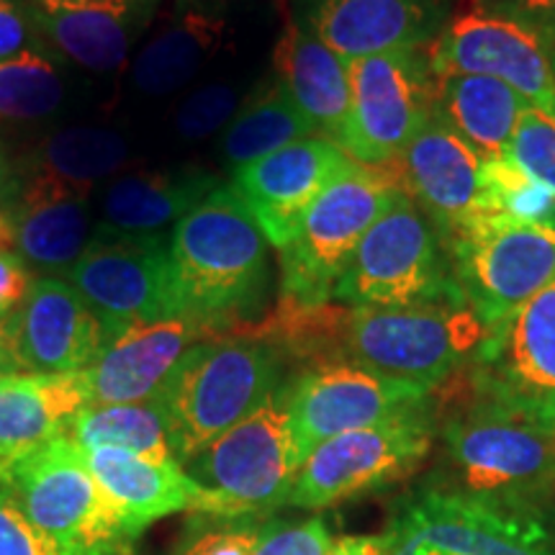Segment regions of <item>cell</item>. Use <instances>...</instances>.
Listing matches in <instances>:
<instances>
[{
    "label": "cell",
    "mask_w": 555,
    "mask_h": 555,
    "mask_svg": "<svg viewBox=\"0 0 555 555\" xmlns=\"http://www.w3.org/2000/svg\"><path fill=\"white\" fill-rule=\"evenodd\" d=\"M268 237L232 185H219L170 234L172 317L227 335L260 309L268 288Z\"/></svg>",
    "instance_id": "6da1fadb"
},
{
    "label": "cell",
    "mask_w": 555,
    "mask_h": 555,
    "mask_svg": "<svg viewBox=\"0 0 555 555\" xmlns=\"http://www.w3.org/2000/svg\"><path fill=\"white\" fill-rule=\"evenodd\" d=\"M286 380V350L258 332H227L191 345L155 397L176 461H189L258 412Z\"/></svg>",
    "instance_id": "7a4b0ae2"
},
{
    "label": "cell",
    "mask_w": 555,
    "mask_h": 555,
    "mask_svg": "<svg viewBox=\"0 0 555 555\" xmlns=\"http://www.w3.org/2000/svg\"><path fill=\"white\" fill-rule=\"evenodd\" d=\"M386 555H555V494L496 499L427 478L397 499Z\"/></svg>",
    "instance_id": "3957f363"
},
{
    "label": "cell",
    "mask_w": 555,
    "mask_h": 555,
    "mask_svg": "<svg viewBox=\"0 0 555 555\" xmlns=\"http://www.w3.org/2000/svg\"><path fill=\"white\" fill-rule=\"evenodd\" d=\"M483 337L486 324L470 304L339 309L327 360L435 391L474 363Z\"/></svg>",
    "instance_id": "277c9868"
},
{
    "label": "cell",
    "mask_w": 555,
    "mask_h": 555,
    "mask_svg": "<svg viewBox=\"0 0 555 555\" xmlns=\"http://www.w3.org/2000/svg\"><path fill=\"white\" fill-rule=\"evenodd\" d=\"M440 470L433 481L478 496L555 494V437L538 422L499 406L466 386L446 414L437 404Z\"/></svg>",
    "instance_id": "5b68a950"
},
{
    "label": "cell",
    "mask_w": 555,
    "mask_h": 555,
    "mask_svg": "<svg viewBox=\"0 0 555 555\" xmlns=\"http://www.w3.org/2000/svg\"><path fill=\"white\" fill-rule=\"evenodd\" d=\"M180 466L198 489L196 515L245 522L288 506L301 468L291 433L288 380L258 412Z\"/></svg>",
    "instance_id": "8992f818"
},
{
    "label": "cell",
    "mask_w": 555,
    "mask_h": 555,
    "mask_svg": "<svg viewBox=\"0 0 555 555\" xmlns=\"http://www.w3.org/2000/svg\"><path fill=\"white\" fill-rule=\"evenodd\" d=\"M401 193L404 189L391 168H367L350 159L309 206L294 240L278 249V309L301 314L330 307L360 240Z\"/></svg>",
    "instance_id": "52a82bcc"
},
{
    "label": "cell",
    "mask_w": 555,
    "mask_h": 555,
    "mask_svg": "<svg viewBox=\"0 0 555 555\" xmlns=\"http://www.w3.org/2000/svg\"><path fill=\"white\" fill-rule=\"evenodd\" d=\"M0 486L62 555H131L137 538L103 496L86 453L57 437L0 466Z\"/></svg>",
    "instance_id": "ba28073f"
},
{
    "label": "cell",
    "mask_w": 555,
    "mask_h": 555,
    "mask_svg": "<svg viewBox=\"0 0 555 555\" xmlns=\"http://www.w3.org/2000/svg\"><path fill=\"white\" fill-rule=\"evenodd\" d=\"M332 301L347 309L468 304L457 286L448 242L406 193L360 240Z\"/></svg>",
    "instance_id": "9c48e42d"
},
{
    "label": "cell",
    "mask_w": 555,
    "mask_h": 555,
    "mask_svg": "<svg viewBox=\"0 0 555 555\" xmlns=\"http://www.w3.org/2000/svg\"><path fill=\"white\" fill-rule=\"evenodd\" d=\"M437 440V399L380 425L330 437L304 457L288 506L327 509L412 476Z\"/></svg>",
    "instance_id": "30bf717a"
},
{
    "label": "cell",
    "mask_w": 555,
    "mask_h": 555,
    "mask_svg": "<svg viewBox=\"0 0 555 555\" xmlns=\"http://www.w3.org/2000/svg\"><path fill=\"white\" fill-rule=\"evenodd\" d=\"M461 376L478 397L555 429V278L486 327L474 363Z\"/></svg>",
    "instance_id": "8fae6325"
},
{
    "label": "cell",
    "mask_w": 555,
    "mask_h": 555,
    "mask_svg": "<svg viewBox=\"0 0 555 555\" xmlns=\"http://www.w3.org/2000/svg\"><path fill=\"white\" fill-rule=\"evenodd\" d=\"M448 247L457 286L486 327L530 301L555 278V224L478 217Z\"/></svg>",
    "instance_id": "7c38bea8"
},
{
    "label": "cell",
    "mask_w": 555,
    "mask_h": 555,
    "mask_svg": "<svg viewBox=\"0 0 555 555\" xmlns=\"http://www.w3.org/2000/svg\"><path fill=\"white\" fill-rule=\"evenodd\" d=\"M427 54L435 75L496 78L555 116V44L522 21L468 3L448 16Z\"/></svg>",
    "instance_id": "4fadbf2b"
},
{
    "label": "cell",
    "mask_w": 555,
    "mask_h": 555,
    "mask_svg": "<svg viewBox=\"0 0 555 555\" xmlns=\"http://www.w3.org/2000/svg\"><path fill=\"white\" fill-rule=\"evenodd\" d=\"M435 391L380 376L350 360H317L288 378L291 433L298 457L330 437L363 429L429 404Z\"/></svg>",
    "instance_id": "5bb4252c"
},
{
    "label": "cell",
    "mask_w": 555,
    "mask_h": 555,
    "mask_svg": "<svg viewBox=\"0 0 555 555\" xmlns=\"http://www.w3.org/2000/svg\"><path fill=\"white\" fill-rule=\"evenodd\" d=\"M352 111L343 150L367 168H388L433 111L427 50L386 52L347 62Z\"/></svg>",
    "instance_id": "9a60e30c"
},
{
    "label": "cell",
    "mask_w": 555,
    "mask_h": 555,
    "mask_svg": "<svg viewBox=\"0 0 555 555\" xmlns=\"http://www.w3.org/2000/svg\"><path fill=\"white\" fill-rule=\"evenodd\" d=\"M168 245L170 237H137L95 227L86 253L65 273L108 339L172 317Z\"/></svg>",
    "instance_id": "2e32d148"
},
{
    "label": "cell",
    "mask_w": 555,
    "mask_h": 555,
    "mask_svg": "<svg viewBox=\"0 0 555 555\" xmlns=\"http://www.w3.org/2000/svg\"><path fill=\"white\" fill-rule=\"evenodd\" d=\"M350 155L324 137H304L234 170L232 191L258 221L270 245L283 249L294 240L309 206Z\"/></svg>",
    "instance_id": "e0dca14e"
},
{
    "label": "cell",
    "mask_w": 555,
    "mask_h": 555,
    "mask_svg": "<svg viewBox=\"0 0 555 555\" xmlns=\"http://www.w3.org/2000/svg\"><path fill=\"white\" fill-rule=\"evenodd\" d=\"M5 330L21 371L37 376L82 373L108 343L86 298L57 275L31 283L18 309L5 319Z\"/></svg>",
    "instance_id": "ac0fdd59"
},
{
    "label": "cell",
    "mask_w": 555,
    "mask_h": 555,
    "mask_svg": "<svg viewBox=\"0 0 555 555\" xmlns=\"http://www.w3.org/2000/svg\"><path fill=\"white\" fill-rule=\"evenodd\" d=\"M388 168L446 242L483 217L481 159L433 111Z\"/></svg>",
    "instance_id": "d6986e66"
},
{
    "label": "cell",
    "mask_w": 555,
    "mask_h": 555,
    "mask_svg": "<svg viewBox=\"0 0 555 555\" xmlns=\"http://www.w3.org/2000/svg\"><path fill=\"white\" fill-rule=\"evenodd\" d=\"M450 16L446 0H307V24L345 62L429 50Z\"/></svg>",
    "instance_id": "ffe728a7"
},
{
    "label": "cell",
    "mask_w": 555,
    "mask_h": 555,
    "mask_svg": "<svg viewBox=\"0 0 555 555\" xmlns=\"http://www.w3.org/2000/svg\"><path fill=\"white\" fill-rule=\"evenodd\" d=\"M208 337L217 335H208L201 324L183 317L124 330L108 339L93 363L80 373L88 401L101 406L155 399L183 352Z\"/></svg>",
    "instance_id": "44dd1931"
},
{
    "label": "cell",
    "mask_w": 555,
    "mask_h": 555,
    "mask_svg": "<svg viewBox=\"0 0 555 555\" xmlns=\"http://www.w3.org/2000/svg\"><path fill=\"white\" fill-rule=\"evenodd\" d=\"M157 0H26L34 29L67 60L108 73L124 65Z\"/></svg>",
    "instance_id": "7402d4cb"
},
{
    "label": "cell",
    "mask_w": 555,
    "mask_h": 555,
    "mask_svg": "<svg viewBox=\"0 0 555 555\" xmlns=\"http://www.w3.org/2000/svg\"><path fill=\"white\" fill-rule=\"evenodd\" d=\"M5 214L16 255L44 273H67L95 232L88 191L41 176L24 178Z\"/></svg>",
    "instance_id": "603a6c76"
},
{
    "label": "cell",
    "mask_w": 555,
    "mask_h": 555,
    "mask_svg": "<svg viewBox=\"0 0 555 555\" xmlns=\"http://www.w3.org/2000/svg\"><path fill=\"white\" fill-rule=\"evenodd\" d=\"M82 453L103 496L134 538L157 519L193 512L196 506V483L185 476L178 461H155L116 448H95Z\"/></svg>",
    "instance_id": "cb8c5ba5"
},
{
    "label": "cell",
    "mask_w": 555,
    "mask_h": 555,
    "mask_svg": "<svg viewBox=\"0 0 555 555\" xmlns=\"http://www.w3.org/2000/svg\"><path fill=\"white\" fill-rule=\"evenodd\" d=\"M278 82L286 88L296 108L307 116L317 137L343 147L352 111V88L347 62L301 21H291L275 47Z\"/></svg>",
    "instance_id": "d4e9b609"
},
{
    "label": "cell",
    "mask_w": 555,
    "mask_h": 555,
    "mask_svg": "<svg viewBox=\"0 0 555 555\" xmlns=\"http://www.w3.org/2000/svg\"><path fill=\"white\" fill-rule=\"evenodd\" d=\"M219 180L206 170H139L111 180L103 191L101 229L137 237H165Z\"/></svg>",
    "instance_id": "484cf974"
},
{
    "label": "cell",
    "mask_w": 555,
    "mask_h": 555,
    "mask_svg": "<svg viewBox=\"0 0 555 555\" xmlns=\"http://www.w3.org/2000/svg\"><path fill=\"white\" fill-rule=\"evenodd\" d=\"M88 404L80 373H18L0 380V466L65 437Z\"/></svg>",
    "instance_id": "4316f807"
},
{
    "label": "cell",
    "mask_w": 555,
    "mask_h": 555,
    "mask_svg": "<svg viewBox=\"0 0 555 555\" xmlns=\"http://www.w3.org/2000/svg\"><path fill=\"white\" fill-rule=\"evenodd\" d=\"M525 106L522 95L486 75L446 73L433 80V114L448 124L481 163L509 155L512 134Z\"/></svg>",
    "instance_id": "83f0119b"
},
{
    "label": "cell",
    "mask_w": 555,
    "mask_h": 555,
    "mask_svg": "<svg viewBox=\"0 0 555 555\" xmlns=\"http://www.w3.org/2000/svg\"><path fill=\"white\" fill-rule=\"evenodd\" d=\"M227 21L208 11H185L152 37L134 62L131 80L147 95H168L196 78L224 41Z\"/></svg>",
    "instance_id": "f1b7e54d"
},
{
    "label": "cell",
    "mask_w": 555,
    "mask_h": 555,
    "mask_svg": "<svg viewBox=\"0 0 555 555\" xmlns=\"http://www.w3.org/2000/svg\"><path fill=\"white\" fill-rule=\"evenodd\" d=\"M304 137H317L307 116L296 108L281 82H262L242 101L234 119L221 131V159L234 170Z\"/></svg>",
    "instance_id": "f546056e"
},
{
    "label": "cell",
    "mask_w": 555,
    "mask_h": 555,
    "mask_svg": "<svg viewBox=\"0 0 555 555\" xmlns=\"http://www.w3.org/2000/svg\"><path fill=\"white\" fill-rule=\"evenodd\" d=\"M129 144L119 131L103 127H69L54 131L39 144L29 165V176L88 191L103 178L114 176L127 163Z\"/></svg>",
    "instance_id": "4dcf8cb0"
},
{
    "label": "cell",
    "mask_w": 555,
    "mask_h": 555,
    "mask_svg": "<svg viewBox=\"0 0 555 555\" xmlns=\"http://www.w3.org/2000/svg\"><path fill=\"white\" fill-rule=\"evenodd\" d=\"M67 437L82 450L116 448L155 461H176L157 399L137 404H90L75 416Z\"/></svg>",
    "instance_id": "1f68e13d"
},
{
    "label": "cell",
    "mask_w": 555,
    "mask_h": 555,
    "mask_svg": "<svg viewBox=\"0 0 555 555\" xmlns=\"http://www.w3.org/2000/svg\"><path fill=\"white\" fill-rule=\"evenodd\" d=\"M65 101V82L44 44L0 62V119L37 121Z\"/></svg>",
    "instance_id": "d6a6232c"
},
{
    "label": "cell",
    "mask_w": 555,
    "mask_h": 555,
    "mask_svg": "<svg viewBox=\"0 0 555 555\" xmlns=\"http://www.w3.org/2000/svg\"><path fill=\"white\" fill-rule=\"evenodd\" d=\"M481 211L517 224H555V191L519 168L509 155L481 163Z\"/></svg>",
    "instance_id": "836d02e7"
},
{
    "label": "cell",
    "mask_w": 555,
    "mask_h": 555,
    "mask_svg": "<svg viewBox=\"0 0 555 555\" xmlns=\"http://www.w3.org/2000/svg\"><path fill=\"white\" fill-rule=\"evenodd\" d=\"M242 106L240 90L232 82H206L178 106L176 129L183 142H198L224 129Z\"/></svg>",
    "instance_id": "e575fe53"
},
{
    "label": "cell",
    "mask_w": 555,
    "mask_h": 555,
    "mask_svg": "<svg viewBox=\"0 0 555 555\" xmlns=\"http://www.w3.org/2000/svg\"><path fill=\"white\" fill-rule=\"evenodd\" d=\"M509 157L527 176L555 191V116L527 103L512 134Z\"/></svg>",
    "instance_id": "d590c367"
},
{
    "label": "cell",
    "mask_w": 555,
    "mask_h": 555,
    "mask_svg": "<svg viewBox=\"0 0 555 555\" xmlns=\"http://www.w3.org/2000/svg\"><path fill=\"white\" fill-rule=\"evenodd\" d=\"M335 540L322 517L258 527L253 555H327Z\"/></svg>",
    "instance_id": "8d00e7d4"
},
{
    "label": "cell",
    "mask_w": 555,
    "mask_h": 555,
    "mask_svg": "<svg viewBox=\"0 0 555 555\" xmlns=\"http://www.w3.org/2000/svg\"><path fill=\"white\" fill-rule=\"evenodd\" d=\"M0 555H62L0 486Z\"/></svg>",
    "instance_id": "74e56055"
},
{
    "label": "cell",
    "mask_w": 555,
    "mask_h": 555,
    "mask_svg": "<svg viewBox=\"0 0 555 555\" xmlns=\"http://www.w3.org/2000/svg\"><path fill=\"white\" fill-rule=\"evenodd\" d=\"M258 527L227 525L201 530L178 547L176 555H253Z\"/></svg>",
    "instance_id": "f35d334b"
},
{
    "label": "cell",
    "mask_w": 555,
    "mask_h": 555,
    "mask_svg": "<svg viewBox=\"0 0 555 555\" xmlns=\"http://www.w3.org/2000/svg\"><path fill=\"white\" fill-rule=\"evenodd\" d=\"M41 44L44 41L34 29L26 5H18V0H0V62Z\"/></svg>",
    "instance_id": "ab89813d"
},
{
    "label": "cell",
    "mask_w": 555,
    "mask_h": 555,
    "mask_svg": "<svg viewBox=\"0 0 555 555\" xmlns=\"http://www.w3.org/2000/svg\"><path fill=\"white\" fill-rule=\"evenodd\" d=\"M468 3L522 21L555 44V0H468Z\"/></svg>",
    "instance_id": "60d3db41"
},
{
    "label": "cell",
    "mask_w": 555,
    "mask_h": 555,
    "mask_svg": "<svg viewBox=\"0 0 555 555\" xmlns=\"http://www.w3.org/2000/svg\"><path fill=\"white\" fill-rule=\"evenodd\" d=\"M31 283L29 266L13 249H0V324L18 309Z\"/></svg>",
    "instance_id": "b9f144b4"
},
{
    "label": "cell",
    "mask_w": 555,
    "mask_h": 555,
    "mask_svg": "<svg viewBox=\"0 0 555 555\" xmlns=\"http://www.w3.org/2000/svg\"><path fill=\"white\" fill-rule=\"evenodd\" d=\"M327 555H386L384 535H345L332 543Z\"/></svg>",
    "instance_id": "7bdbcfd3"
},
{
    "label": "cell",
    "mask_w": 555,
    "mask_h": 555,
    "mask_svg": "<svg viewBox=\"0 0 555 555\" xmlns=\"http://www.w3.org/2000/svg\"><path fill=\"white\" fill-rule=\"evenodd\" d=\"M18 373H24V371H21L16 352H13L9 330H5V322H3L0 324V380L18 376Z\"/></svg>",
    "instance_id": "ee69618b"
},
{
    "label": "cell",
    "mask_w": 555,
    "mask_h": 555,
    "mask_svg": "<svg viewBox=\"0 0 555 555\" xmlns=\"http://www.w3.org/2000/svg\"><path fill=\"white\" fill-rule=\"evenodd\" d=\"M11 247H13V229H11L5 208H0V249H11Z\"/></svg>",
    "instance_id": "f6af8a7d"
},
{
    "label": "cell",
    "mask_w": 555,
    "mask_h": 555,
    "mask_svg": "<svg viewBox=\"0 0 555 555\" xmlns=\"http://www.w3.org/2000/svg\"><path fill=\"white\" fill-rule=\"evenodd\" d=\"M11 189V178H9V168H5V159L0 157V201L5 198V193Z\"/></svg>",
    "instance_id": "bcb514c9"
},
{
    "label": "cell",
    "mask_w": 555,
    "mask_h": 555,
    "mask_svg": "<svg viewBox=\"0 0 555 555\" xmlns=\"http://www.w3.org/2000/svg\"><path fill=\"white\" fill-rule=\"evenodd\" d=\"M553 437H555V429H553Z\"/></svg>",
    "instance_id": "7dc6e473"
},
{
    "label": "cell",
    "mask_w": 555,
    "mask_h": 555,
    "mask_svg": "<svg viewBox=\"0 0 555 555\" xmlns=\"http://www.w3.org/2000/svg\"><path fill=\"white\" fill-rule=\"evenodd\" d=\"M446 3H450V0H446Z\"/></svg>",
    "instance_id": "c3c4849f"
}]
</instances>
